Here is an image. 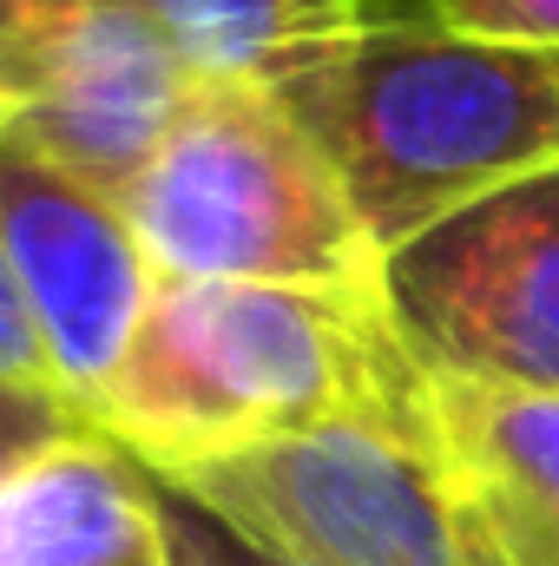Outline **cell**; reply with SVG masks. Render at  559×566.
<instances>
[{
	"instance_id": "cell-1",
	"label": "cell",
	"mask_w": 559,
	"mask_h": 566,
	"mask_svg": "<svg viewBox=\"0 0 559 566\" xmlns=\"http://www.w3.org/2000/svg\"><path fill=\"white\" fill-rule=\"evenodd\" d=\"M329 422L434 434L428 369L395 336L389 303L289 283L158 277L126 356L86 409V428L158 481Z\"/></svg>"
},
{
	"instance_id": "cell-2",
	"label": "cell",
	"mask_w": 559,
	"mask_h": 566,
	"mask_svg": "<svg viewBox=\"0 0 559 566\" xmlns=\"http://www.w3.org/2000/svg\"><path fill=\"white\" fill-rule=\"evenodd\" d=\"M277 99L342 171L382 251L559 165V53L461 33L428 7L362 13L356 33L283 73Z\"/></svg>"
},
{
	"instance_id": "cell-3",
	"label": "cell",
	"mask_w": 559,
	"mask_h": 566,
	"mask_svg": "<svg viewBox=\"0 0 559 566\" xmlns=\"http://www.w3.org/2000/svg\"><path fill=\"white\" fill-rule=\"evenodd\" d=\"M119 205L158 277L382 303V244L277 86L191 80L165 145Z\"/></svg>"
},
{
	"instance_id": "cell-4",
	"label": "cell",
	"mask_w": 559,
	"mask_h": 566,
	"mask_svg": "<svg viewBox=\"0 0 559 566\" xmlns=\"http://www.w3.org/2000/svg\"><path fill=\"white\" fill-rule=\"evenodd\" d=\"M165 488L296 566H494L434 454V434L389 422L309 428L165 474Z\"/></svg>"
},
{
	"instance_id": "cell-5",
	"label": "cell",
	"mask_w": 559,
	"mask_h": 566,
	"mask_svg": "<svg viewBox=\"0 0 559 566\" xmlns=\"http://www.w3.org/2000/svg\"><path fill=\"white\" fill-rule=\"evenodd\" d=\"M382 303L428 376L559 396V165L382 251Z\"/></svg>"
},
{
	"instance_id": "cell-6",
	"label": "cell",
	"mask_w": 559,
	"mask_h": 566,
	"mask_svg": "<svg viewBox=\"0 0 559 566\" xmlns=\"http://www.w3.org/2000/svg\"><path fill=\"white\" fill-rule=\"evenodd\" d=\"M0 251L40 323L60 402L86 422L158 290L126 205L33 145L0 139Z\"/></svg>"
},
{
	"instance_id": "cell-7",
	"label": "cell",
	"mask_w": 559,
	"mask_h": 566,
	"mask_svg": "<svg viewBox=\"0 0 559 566\" xmlns=\"http://www.w3.org/2000/svg\"><path fill=\"white\" fill-rule=\"evenodd\" d=\"M191 73L178 53L113 0H80L53 33L13 139L53 158L60 171L126 198L165 145Z\"/></svg>"
},
{
	"instance_id": "cell-8",
	"label": "cell",
	"mask_w": 559,
	"mask_h": 566,
	"mask_svg": "<svg viewBox=\"0 0 559 566\" xmlns=\"http://www.w3.org/2000/svg\"><path fill=\"white\" fill-rule=\"evenodd\" d=\"M0 566H171L165 494L99 428H60L0 468Z\"/></svg>"
},
{
	"instance_id": "cell-9",
	"label": "cell",
	"mask_w": 559,
	"mask_h": 566,
	"mask_svg": "<svg viewBox=\"0 0 559 566\" xmlns=\"http://www.w3.org/2000/svg\"><path fill=\"white\" fill-rule=\"evenodd\" d=\"M428 422L494 566H559V396L428 376Z\"/></svg>"
},
{
	"instance_id": "cell-10",
	"label": "cell",
	"mask_w": 559,
	"mask_h": 566,
	"mask_svg": "<svg viewBox=\"0 0 559 566\" xmlns=\"http://www.w3.org/2000/svg\"><path fill=\"white\" fill-rule=\"evenodd\" d=\"M178 53L191 80L277 86L303 60L362 27V0H113Z\"/></svg>"
},
{
	"instance_id": "cell-11",
	"label": "cell",
	"mask_w": 559,
	"mask_h": 566,
	"mask_svg": "<svg viewBox=\"0 0 559 566\" xmlns=\"http://www.w3.org/2000/svg\"><path fill=\"white\" fill-rule=\"evenodd\" d=\"M73 7L80 0H0V139H13L27 93H33V73H40L46 46Z\"/></svg>"
},
{
	"instance_id": "cell-12",
	"label": "cell",
	"mask_w": 559,
	"mask_h": 566,
	"mask_svg": "<svg viewBox=\"0 0 559 566\" xmlns=\"http://www.w3.org/2000/svg\"><path fill=\"white\" fill-rule=\"evenodd\" d=\"M158 494H165V521H171V566H296L283 554H264L257 541H244L238 527H224L218 514H204L178 488L158 481Z\"/></svg>"
},
{
	"instance_id": "cell-13",
	"label": "cell",
	"mask_w": 559,
	"mask_h": 566,
	"mask_svg": "<svg viewBox=\"0 0 559 566\" xmlns=\"http://www.w3.org/2000/svg\"><path fill=\"white\" fill-rule=\"evenodd\" d=\"M434 20L481 33V40H514V46H553L559 53V0H421Z\"/></svg>"
},
{
	"instance_id": "cell-14",
	"label": "cell",
	"mask_w": 559,
	"mask_h": 566,
	"mask_svg": "<svg viewBox=\"0 0 559 566\" xmlns=\"http://www.w3.org/2000/svg\"><path fill=\"white\" fill-rule=\"evenodd\" d=\"M0 389L7 396H53V363H46V343H40V323L20 296V283L7 271V251H0Z\"/></svg>"
},
{
	"instance_id": "cell-15",
	"label": "cell",
	"mask_w": 559,
	"mask_h": 566,
	"mask_svg": "<svg viewBox=\"0 0 559 566\" xmlns=\"http://www.w3.org/2000/svg\"><path fill=\"white\" fill-rule=\"evenodd\" d=\"M80 416L53 396H7L0 389V468H13L20 454H33L40 441H53L60 428H73Z\"/></svg>"
}]
</instances>
